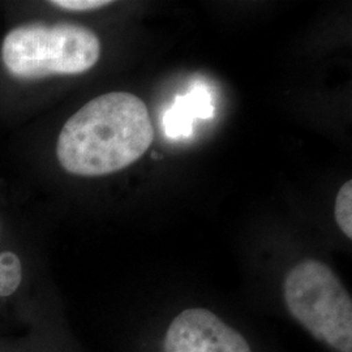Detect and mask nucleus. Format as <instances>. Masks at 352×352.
Returning a JSON list of instances; mask_svg holds the SVG:
<instances>
[{"label":"nucleus","instance_id":"obj_1","mask_svg":"<svg viewBox=\"0 0 352 352\" xmlns=\"http://www.w3.org/2000/svg\"><path fill=\"white\" fill-rule=\"evenodd\" d=\"M153 140L146 104L135 94L111 91L88 102L67 120L56 155L72 175H109L139 161Z\"/></svg>","mask_w":352,"mask_h":352},{"label":"nucleus","instance_id":"obj_2","mask_svg":"<svg viewBox=\"0 0 352 352\" xmlns=\"http://www.w3.org/2000/svg\"><path fill=\"white\" fill-rule=\"evenodd\" d=\"M101 55L96 33L75 24H30L11 30L3 41L1 58L20 78L80 75L93 68Z\"/></svg>","mask_w":352,"mask_h":352},{"label":"nucleus","instance_id":"obj_3","mask_svg":"<svg viewBox=\"0 0 352 352\" xmlns=\"http://www.w3.org/2000/svg\"><path fill=\"white\" fill-rule=\"evenodd\" d=\"M291 316L333 350L352 352V300L337 274L317 260L295 265L285 278Z\"/></svg>","mask_w":352,"mask_h":352},{"label":"nucleus","instance_id":"obj_4","mask_svg":"<svg viewBox=\"0 0 352 352\" xmlns=\"http://www.w3.org/2000/svg\"><path fill=\"white\" fill-rule=\"evenodd\" d=\"M164 352H252L247 340L209 309L188 308L164 334Z\"/></svg>","mask_w":352,"mask_h":352},{"label":"nucleus","instance_id":"obj_5","mask_svg":"<svg viewBox=\"0 0 352 352\" xmlns=\"http://www.w3.org/2000/svg\"><path fill=\"white\" fill-rule=\"evenodd\" d=\"M213 115L214 106L209 91L204 87H196L186 96L177 97L164 113V132L171 139L187 138L196 119H210Z\"/></svg>","mask_w":352,"mask_h":352},{"label":"nucleus","instance_id":"obj_6","mask_svg":"<svg viewBox=\"0 0 352 352\" xmlns=\"http://www.w3.org/2000/svg\"><path fill=\"white\" fill-rule=\"evenodd\" d=\"M23 280V264L13 252L0 253V298H8L19 289Z\"/></svg>","mask_w":352,"mask_h":352},{"label":"nucleus","instance_id":"obj_7","mask_svg":"<svg viewBox=\"0 0 352 352\" xmlns=\"http://www.w3.org/2000/svg\"><path fill=\"white\" fill-rule=\"evenodd\" d=\"M336 221L342 232L352 238V182H346L337 195L336 200Z\"/></svg>","mask_w":352,"mask_h":352},{"label":"nucleus","instance_id":"obj_8","mask_svg":"<svg viewBox=\"0 0 352 352\" xmlns=\"http://www.w3.org/2000/svg\"><path fill=\"white\" fill-rule=\"evenodd\" d=\"M52 6H56L59 8L68 10V11H93V10H98L103 8L109 4H111V1H106V0H54L51 1Z\"/></svg>","mask_w":352,"mask_h":352}]
</instances>
